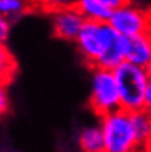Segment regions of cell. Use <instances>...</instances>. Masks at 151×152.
Listing matches in <instances>:
<instances>
[{"instance_id":"cell-6","label":"cell","mask_w":151,"mask_h":152,"mask_svg":"<svg viewBox=\"0 0 151 152\" xmlns=\"http://www.w3.org/2000/svg\"><path fill=\"white\" fill-rule=\"evenodd\" d=\"M50 20L52 32L55 37L62 41L75 42L87 19L84 18V15L76 6H71L50 12Z\"/></svg>"},{"instance_id":"cell-15","label":"cell","mask_w":151,"mask_h":152,"mask_svg":"<svg viewBox=\"0 0 151 152\" xmlns=\"http://www.w3.org/2000/svg\"><path fill=\"white\" fill-rule=\"evenodd\" d=\"M9 107H10L9 94H7L6 85L1 83V88H0V113H1V115H4L6 113H9Z\"/></svg>"},{"instance_id":"cell-2","label":"cell","mask_w":151,"mask_h":152,"mask_svg":"<svg viewBox=\"0 0 151 152\" xmlns=\"http://www.w3.org/2000/svg\"><path fill=\"white\" fill-rule=\"evenodd\" d=\"M106 152H139V145L129 111L119 108L100 117Z\"/></svg>"},{"instance_id":"cell-3","label":"cell","mask_w":151,"mask_h":152,"mask_svg":"<svg viewBox=\"0 0 151 152\" xmlns=\"http://www.w3.org/2000/svg\"><path fill=\"white\" fill-rule=\"evenodd\" d=\"M116 35L117 31L109 22L85 20L75 39L76 51L90 67H95Z\"/></svg>"},{"instance_id":"cell-13","label":"cell","mask_w":151,"mask_h":152,"mask_svg":"<svg viewBox=\"0 0 151 152\" xmlns=\"http://www.w3.org/2000/svg\"><path fill=\"white\" fill-rule=\"evenodd\" d=\"M76 0H38V7L43 9L44 12L50 13L57 9H63V7H71L75 6Z\"/></svg>"},{"instance_id":"cell-14","label":"cell","mask_w":151,"mask_h":152,"mask_svg":"<svg viewBox=\"0 0 151 152\" xmlns=\"http://www.w3.org/2000/svg\"><path fill=\"white\" fill-rule=\"evenodd\" d=\"M10 26H12L10 19L0 16V44H6L9 34H10Z\"/></svg>"},{"instance_id":"cell-16","label":"cell","mask_w":151,"mask_h":152,"mask_svg":"<svg viewBox=\"0 0 151 152\" xmlns=\"http://www.w3.org/2000/svg\"><path fill=\"white\" fill-rule=\"evenodd\" d=\"M144 110L151 113V73L148 83H147V88H145V94H144Z\"/></svg>"},{"instance_id":"cell-17","label":"cell","mask_w":151,"mask_h":152,"mask_svg":"<svg viewBox=\"0 0 151 152\" xmlns=\"http://www.w3.org/2000/svg\"><path fill=\"white\" fill-rule=\"evenodd\" d=\"M112 10L116 9V7H120V6H123V4H126V3H129V1H132V0H103Z\"/></svg>"},{"instance_id":"cell-19","label":"cell","mask_w":151,"mask_h":152,"mask_svg":"<svg viewBox=\"0 0 151 152\" xmlns=\"http://www.w3.org/2000/svg\"><path fill=\"white\" fill-rule=\"evenodd\" d=\"M148 70H150V73H151V67H150V69H148Z\"/></svg>"},{"instance_id":"cell-8","label":"cell","mask_w":151,"mask_h":152,"mask_svg":"<svg viewBox=\"0 0 151 152\" xmlns=\"http://www.w3.org/2000/svg\"><path fill=\"white\" fill-rule=\"evenodd\" d=\"M76 145L81 152H106L104 134L100 123L82 127L78 133Z\"/></svg>"},{"instance_id":"cell-18","label":"cell","mask_w":151,"mask_h":152,"mask_svg":"<svg viewBox=\"0 0 151 152\" xmlns=\"http://www.w3.org/2000/svg\"><path fill=\"white\" fill-rule=\"evenodd\" d=\"M31 1H34V3H35V4L38 6V0H31Z\"/></svg>"},{"instance_id":"cell-1","label":"cell","mask_w":151,"mask_h":152,"mask_svg":"<svg viewBox=\"0 0 151 152\" xmlns=\"http://www.w3.org/2000/svg\"><path fill=\"white\" fill-rule=\"evenodd\" d=\"M119 94L120 107L129 113L144 108V94L150 79V70L125 60L113 69Z\"/></svg>"},{"instance_id":"cell-12","label":"cell","mask_w":151,"mask_h":152,"mask_svg":"<svg viewBox=\"0 0 151 152\" xmlns=\"http://www.w3.org/2000/svg\"><path fill=\"white\" fill-rule=\"evenodd\" d=\"M0 61H1V79L4 83L6 76H7V80H10V77L13 76L15 70H16V63H15L13 57L10 56L9 50L4 47V44H1V47H0Z\"/></svg>"},{"instance_id":"cell-10","label":"cell","mask_w":151,"mask_h":152,"mask_svg":"<svg viewBox=\"0 0 151 152\" xmlns=\"http://www.w3.org/2000/svg\"><path fill=\"white\" fill-rule=\"evenodd\" d=\"M76 7L87 20L109 22L112 9L103 0H76Z\"/></svg>"},{"instance_id":"cell-11","label":"cell","mask_w":151,"mask_h":152,"mask_svg":"<svg viewBox=\"0 0 151 152\" xmlns=\"http://www.w3.org/2000/svg\"><path fill=\"white\" fill-rule=\"evenodd\" d=\"M34 7L38 6L31 0H0V15L10 20L22 18L32 12Z\"/></svg>"},{"instance_id":"cell-5","label":"cell","mask_w":151,"mask_h":152,"mask_svg":"<svg viewBox=\"0 0 151 152\" xmlns=\"http://www.w3.org/2000/svg\"><path fill=\"white\" fill-rule=\"evenodd\" d=\"M109 23L126 38L151 32V10L129 1L112 10Z\"/></svg>"},{"instance_id":"cell-7","label":"cell","mask_w":151,"mask_h":152,"mask_svg":"<svg viewBox=\"0 0 151 152\" xmlns=\"http://www.w3.org/2000/svg\"><path fill=\"white\" fill-rule=\"evenodd\" d=\"M126 60L144 69L151 67V32L128 38Z\"/></svg>"},{"instance_id":"cell-9","label":"cell","mask_w":151,"mask_h":152,"mask_svg":"<svg viewBox=\"0 0 151 152\" xmlns=\"http://www.w3.org/2000/svg\"><path fill=\"white\" fill-rule=\"evenodd\" d=\"M131 115L139 145V152H151V113L142 108L131 113Z\"/></svg>"},{"instance_id":"cell-4","label":"cell","mask_w":151,"mask_h":152,"mask_svg":"<svg viewBox=\"0 0 151 152\" xmlns=\"http://www.w3.org/2000/svg\"><path fill=\"white\" fill-rule=\"evenodd\" d=\"M88 105L98 117L113 113L120 107V94L113 69L91 67Z\"/></svg>"}]
</instances>
